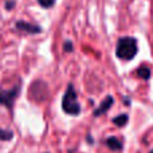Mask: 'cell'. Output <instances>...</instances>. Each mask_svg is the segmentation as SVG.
<instances>
[{
	"mask_svg": "<svg viewBox=\"0 0 153 153\" xmlns=\"http://www.w3.org/2000/svg\"><path fill=\"white\" fill-rule=\"evenodd\" d=\"M137 40L134 38L125 36L121 38L117 43L116 47V55L122 61H132L137 54Z\"/></svg>",
	"mask_w": 153,
	"mask_h": 153,
	"instance_id": "6da1fadb",
	"label": "cell"
},
{
	"mask_svg": "<svg viewBox=\"0 0 153 153\" xmlns=\"http://www.w3.org/2000/svg\"><path fill=\"white\" fill-rule=\"evenodd\" d=\"M128 120H129L128 114H120V116H117V117L113 118V124L121 128V126H125V125H126Z\"/></svg>",
	"mask_w": 153,
	"mask_h": 153,
	"instance_id": "9c48e42d",
	"label": "cell"
},
{
	"mask_svg": "<svg viewBox=\"0 0 153 153\" xmlns=\"http://www.w3.org/2000/svg\"><path fill=\"white\" fill-rule=\"evenodd\" d=\"M47 85L42 81H35L30 86V98L35 102H43L47 98Z\"/></svg>",
	"mask_w": 153,
	"mask_h": 153,
	"instance_id": "277c9868",
	"label": "cell"
},
{
	"mask_svg": "<svg viewBox=\"0 0 153 153\" xmlns=\"http://www.w3.org/2000/svg\"><path fill=\"white\" fill-rule=\"evenodd\" d=\"M149 153H153V149H152V151H151V152H149Z\"/></svg>",
	"mask_w": 153,
	"mask_h": 153,
	"instance_id": "4fadbf2b",
	"label": "cell"
},
{
	"mask_svg": "<svg viewBox=\"0 0 153 153\" xmlns=\"http://www.w3.org/2000/svg\"><path fill=\"white\" fill-rule=\"evenodd\" d=\"M113 103H114V98L111 97V95H108V97L101 102V105L94 110V113H93L94 114V117H100V116H102V114H105L106 111L113 106Z\"/></svg>",
	"mask_w": 153,
	"mask_h": 153,
	"instance_id": "5b68a950",
	"label": "cell"
},
{
	"mask_svg": "<svg viewBox=\"0 0 153 153\" xmlns=\"http://www.w3.org/2000/svg\"><path fill=\"white\" fill-rule=\"evenodd\" d=\"M106 145H108L109 149H111V151H114V152H118L122 149L121 141H120L117 137H109L108 140H106Z\"/></svg>",
	"mask_w": 153,
	"mask_h": 153,
	"instance_id": "52a82bcc",
	"label": "cell"
},
{
	"mask_svg": "<svg viewBox=\"0 0 153 153\" xmlns=\"http://www.w3.org/2000/svg\"><path fill=\"white\" fill-rule=\"evenodd\" d=\"M20 82L18 85H15L13 87L7 90H0V105L5 106L8 110L12 113L13 110V105H15V101L16 98L19 97L20 94Z\"/></svg>",
	"mask_w": 153,
	"mask_h": 153,
	"instance_id": "3957f363",
	"label": "cell"
},
{
	"mask_svg": "<svg viewBox=\"0 0 153 153\" xmlns=\"http://www.w3.org/2000/svg\"><path fill=\"white\" fill-rule=\"evenodd\" d=\"M71 50H73L71 42H66V43H65V51H71Z\"/></svg>",
	"mask_w": 153,
	"mask_h": 153,
	"instance_id": "7c38bea8",
	"label": "cell"
},
{
	"mask_svg": "<svg viewBox=\"0 0 153 153\" xmlns=\"http://www.w3.org/2000/svg\"><path fill=\"white\" fill-rule=\"evenodd\" d=\"M62 109H63L65 113L70 114V116H78L81 113V105L76 101V93L73 83H69L66 93L62 98Z\"/></svg>",
	"mask_w": 153,
	"mask_h": 153,
	"instance_id": "7a4b0ae2",
	"label": "cell"
},
{
	"mask_svg": "<svg viewBox=\"0 0 153 153\" xmlns=\"http://www.w3.org/2000/svg\"><path fill=\"white\" fill-rule=\"evenodd\" d=\"M136 74H137L138 78L148 81V79L151 78V69H149L148 66H140L137 69V71H136Z\"/></svg>",
	"mask_w": 153,
	"mask_h": 153,
	"instance_id": "ba28073f",
	"label": "cell"
},
{
	"mask_svg": "<svg viewBox=\"0 0 153 153\" xmlns=\"http://www.w3.org/2000/svg\"><path fill=\"white\" fill-rule=\"evenodd\" d=\"M54 1H55V0H38V3H39L42 7H45V8L53 7V5H54Z\"/></svg>",
	"mask_w": 153,
	"mask_h": 153,
	"instance_id": "8fae6325",
	"label": "cell"
},
{
	"mask_svg": "<svg viewBox=\"0 0 153 153\" xmlns=\"http://www.w3.org/2000/svg\"><path fill=\"white\" fill-rule=\"evenodd\" d=\"M16 28L19 31L28 32V34H38V32H40V28L38 26H34L31 23H26V22H18L16 23Z\"/></svg>",
	"mask_w": 153,
	"mask_h": 153,
	"instance_id": "8992f818",
	"label": "cell"
},
{
	"mask_svg": "<svg viewBox=\"0 0 153 153\" xmlns=\"http://www.w3.org/2000/svg\"><path fill=\"white\" fill-rule=\"evenodd\" d=\"M13 138V132L0 128V141H11Z\"/></svg>",
	"mask_w": 153,
	"mask_h": 153,
	"instance_id": "30bf717a",
	"label": "cell"
}]
</instances>
